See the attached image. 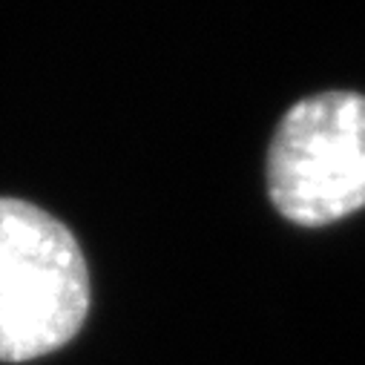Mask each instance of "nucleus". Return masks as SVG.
Instances as JSON below:
<instances>
[{
	"mask_svg": "<svg viewBox=\"0 0 365 365\" xmlns=\"http://www.w3.org/2000/svg\"><path fill=\"white\" fill-rule=\"evenodd\" d=\"M89 299L75 233L26 199L0 196V362H29L72 342Z\"/></svg>",
	"mask_w": 365,
	"mask_h": 365,
	"instance_id": "1",
	"label": "nucleus"
},
{
	"mask_svg": "<svg viewBox=\"0 0 365 365\" xmlns=\"http://www.w3.org/2000/svg\"><path fill=\"white\" fill-rule=\"evenodd\" d=\"M264 185L299 227H328L365 207V96L328 89L299 98L273 130Z\"/></svg>",
	"mask_w": 365,
	"mask_h": 365,
	"instance_id": "2",
	"label": "nucleus"
}]
</instances>
